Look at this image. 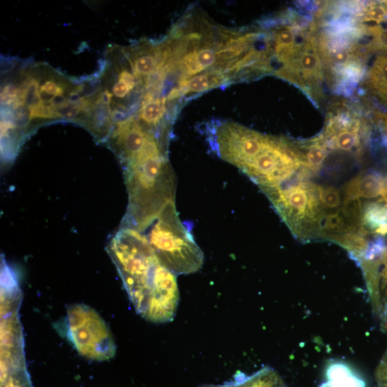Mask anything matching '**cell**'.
<instances>
[{"instance_id": "12", "label": "cell", "mask_w": 387, "mask_h": 387, "mask_svg": "<svg viewBox=\"0 0 387 387\" xmlns=\"http://www.w3.org/2000/svg\"><path fill=\"white\" fill-rule=\"evenodd\" d=\"M344 199L349 197L387 199V179L376 172L363 173L353 178L342 190Z\"/></svg>"}, {"instance_id": "16", "label": "cell", "mask_w": 387, "mask_h": 387, "mask_svg": "<svg viewBox=\"0 0 387 387\" xmlns=\"http://www.w3.org/2000/svg\"><path fill=\"white\" fill-rule=\"evenodd\" d=\"M217 387H287L285 383L275 371L269 366H265L250 376L239 373L234 381L224 384H217Z\"/></svg>"}, {"instance_id": "15", "label": "cell", "mask_w": 387, "mask_h": 387, "mask_svg": "<svg viewBox=\"0 0 387 387\" xmlns=\"http://www.w3.org/2000/svg\"><path fill=\"white\" fill-rule=\"evenodd\" d=\"M326 382L319 387H366L363 379L349 364L330 360L325 367Z\"/></svg>"}, {"instance_id": "5", "label": "cell", "mask_w": 387, "mask_h": 387, "mask_svg": "<svg viewBox=\"0 0 387 387\" xmlns=\"http://www.w3.org/2000/svg\"><path fill=\"white\" fill-rule=\"evenodd\" d=\"M129 208L123 227L144 231L163 208L175 200L176 177L169 159V145L155 137L124 163Z\"/></svg>"}, {"instance_id": "13", "label": "cell", "mask_w": 387, "mask_h": 387, "mask_svg": "<svg viewBox=\"0 0 387 387\" xmlns=\"http://www.w3.org/2000/svg\"><path fill=\"white\" fill-rule=\"evenodd\" d=\"M350 15L345 19L363 29L382 27L387 23V1L351 3Z\"/></svg>"}, {"instance_id": "14", "label": "cell", "mask_w": 387, "mask_h": 387, "mask_svg": "<svg viewBox=\"0 0 387 387\" xmlns=\"http://www.w3.org/2000/svg\"><path fill=\"white\" fill-rule=\"evenodd\" d=\"M363 90L387 109V55H378L360 82Z\"/></svg>"}, {"instance_id": "18", "label": "cell", "mask_w": 387, "mask_h": 387, "mask_svg": "<svg viewBox=\"0 0 387 387\" xmlns=\"http://www.w3.org/2000/svg\"><path fill=\"white\" fill-rule=\"evenodd\" d=\"M374 120L381 132L383 142L387 146V112L375 111Z\"/></svg>"}, {"instance_id": "3", "label": "cell", "mask_w": 387, "mask_h": 387, "mask_svg": "<svg viewBox=\"0 0 387 387\" xmlns=\"http://www.w3.org/2000/svg\"><path fill=\"white\" fill-rule=\"evenodd\" d=\"M107 251L137 313L155 324L172 322L179 302L177 276L159 262L147 237L122 227Z\"/></svg>"}, {"instance_id": "8", "label": "cell", "mask_w": 387, "mask_h": 387, "mask_svg": "<svg viewBox=\"0 0 387 387\" xmlns=\"http://www.w3.org/2000/svg\"><path fill=\"white\" fill-rule=\"evenodd\" d=\"M22 300L23 293L19 280L2 258L0 387H33L27 369L23 330L19 314Z\"/></svg>"}, {"instance_id": "2", "label": "cell", "mask_w": 387, "mask_h": 387, "mask_svg": "<svg viewBox=\"0 0 387 387\" xmlns=\"http://www.w3.org/2000/svg\"><path fill=\"white\" fill-rule=\"evenodd\" d=\"M2 82V137L21 143L39 125L57 120L82 126L87 120L89 79L78 82L45 63L10 65Z\"/></svg>"}, {"instance_id": "4", "label": "cell", "mask_w": 387, "mask_h": 387, "mask_svg": "<svg viewBox=\"0 0 387 387\" xmlns=\"http://www.w3.org/2000/svg\"><path fill=\"white\" fill-rule=\"evenodd\" d=\"M206 134L212 151L261 190L287 181L304 166L291 139L267 135L231 121L210 122Z\"/></svg>"}, {"instance_id": "9", "label": "cell", "mask_w": 387, "mask_h": 387, "mask_svg": "<svg viewBox=\"0 0 387 387\" xmlns=\"http://www.w3.org/2000/svg\"><path fill=\"white\" fill-rule=\"evenodd\" d=\"M157 221L147 239L159 262L176 276L199 271L204 264L203 252L180 221L175 200L166 205Z\"/></svg>"}, {"instance_id": "10", "label": "cell", "mask_w": 387, "mask_h": 387, "mask_svg": "<svg viewBox=\"0 0 387 387\" xmlns=\"http://www.w3.org/2000/svg\"><path fill=\"white\" fill-rule=\"evenodd\" d=\"M54 328L83 357L104 362L115 355L116 346L107 323L87 305L69 307L67 315L55 324Z\"/></svg>"}, {"instance_id": "11", "label": "cell", "mask_w": 387, "mask_h": 387, "mask_svg": "<svg viewBox=\"0 0 387 387\" xmlns=\"http://www.w3.org/2000/svg\"><path fill=\"white\" fill-rule=\"evenodd\" d=\"M370 124L361 107L338 100L328 109L325 127L320 134L328 153L360 158L367 143Z\"/></svg>"}, {"instance_id": "7", "label": "cell", "mask_w": 387, "mask_h": 387, "mask_svg": "<svg viewBox=\"0 0 387 387\" xmlns=\"http://www.w3.org/2000/svg\"><path fill=\"white\" fill-rule=\"evenodd\" d=\"M315 23L326 82L338 93L355 89L366 74L369 57L362 30L345 21Z\"/></svg>"}, {"instance_id": "19", "label": "cell", "mask_w": 387, "mask_h": 387, "mask_svg": "<svg viewBox=\"0 0 387 387\" xmlns=\"http://www.w3.org/2000/svg\"><path fill=\"white\" fill-rule=\"evenodd\" d=\"M378 387H387V351L381 360L376 372Z\"/></svg>"}, {"instance_id": "17", "label": "cell", "mask_w": 387, "mask_h": 387, "mask_svg": "<svg viewBox=\"0 0 387 387\" xmlns=\"http://www.w3.org/2000/svg\"><path fill=\"white\" fill-rule=\"evenodd\" d=\"M366 37L368 38L364 42V45L369 56L372 54L387 55V28H369Z\"/></svg>"}, {"instance_id": "6", "label": "cell", "mask_w": 387, "mask_h": 387, "mask_svg": "<svg viewBox=\"0 0 387 387\" xmlns=\"http://www.w3.org/2000/svg\"><path fill=\"white\" fill-rule=\"evenodd\" d=\"M316 32L313 19H308L277 38L271 45L270 67L272 75L294 84L320 107L326 80Z\"/></svg>"}, {"instance_id": "1", "label": "cell", "mask_w": 387, "mask_h": 387, "mask_svg": "<svg viewBox=\"0 0 387 387\" xmlns=\"http://www.w3.org/2000/svg\"><path fill=\"white\" fill-rule=\"evenodd\" d=\"M258 28L229 29L200 9L189 10L166 36L172 93L185 105L210 90L259 78Z\"/></svg>"}]
</instances>
